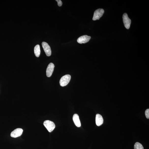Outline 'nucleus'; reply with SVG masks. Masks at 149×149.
Segmentation results:
<instances>
[{"instance_id":"obj_11","label":"nucleus","mask_w":149,"mask_h":149,"mask_svg":"<svg viewBox=\"0 0 149 149\" xmlns=\"http://www.w3.org/2000/svg\"><path fill=\"white\" fill-rule=\"evenodd\" d=\"M34 51L36 57H39L40 54V48L39 45H37L35 46L34 48Z\"/></svg>"},{"instance_id":"obj_12","label":"nucleus","mask_w":149,"mask_h":149,"mask_svg":"<svg viewBox=\"0 0 149 149\" xmlns=\"http://www.w3.org/2000/svg\"><path fill=\"white\" fill-rule=\"evenodd\" d=\"M134 149H144V148L141 143L136 142L134 144Z\"/></svg>"},{"instance_id":"obj_4","label":"nucleus","mask_w":149,"mask_h":149,"mask_svg":"<svg viewBox=\"0 0 149 149\" xmlns=\"http://www.w3.org/2000/svg\"><path fill=\"white\" fill-rule=\"evenodd\" d=\"M123 21L125 28L128 29L130 28L131 24V20L129 18L126 13L124 14L123 16Z\"/></svg>"},{"instance_id":"obj_6","label":"nucleus","mask_w":149,"mask_h":149,"mask_svg":"<svg viewBox=\"0 0 149 149\" xmlns=\"http://www.w3.org/2000/svg\"><path fill=\"white\" fill-rule=\"evenodd\" d=\"M23 132V130L21 128H17L11 133V136L14 138H16L21 136Z\"/></svg>"},{"instance_id":"obj_13","label":"nucleus","mask_w":149,"mask_h":149,"mask_svg":"<svg viewBox=\"0 0 149 149\" xmlns=\"http://www.w3.org/2000/svg\"><path fill=\"white\" fill-rule=\"evenodd\" d=\"M145 114L146 118L148 119H149V109H148L146 110L145 112Z\"/></svg>"},{"instance_id":"obj_1","label":"nucleus","mask_w":149,"mask_h":149,"mask_svg":"<svg viewBox=\"0 0 149 149\" xmlns=\"http://www.w3.org/2000/svg\"><path fill=\"white\" fill-rule=\"evenodd\" d=\"M44 125L49 132H52L55 127V124L53 122L49 120L45 121Z\"/></svg>"},{"instance_id":"obj_5","label":"nucleus","mask_w":149,"mask_h":149,"mask_svg":"<svg viewBox=\"0 0 149 149\" xmlns=\"http://www.w3.org/2000/svg\"><path fill=\"white\" fill-rule=\"evenodd\" d=\"M42 46L47 56H50L51 54L50 47L47 43L43 42L42 43Z\"/></svg>"},{"instance_id":"obj_2","label":"nucleus","mask_w":149,"mask_h":149,"mask_svg":"<svg viewBox=\"0 0 149 149\" xmlns=\"http://www.w3.org/2000/svg\"><path fill=\"white\" fill-rule=\"evenodd\" d=\"M71 76L69 74H66L62 77L60 81V86L64 87L68 84L71 79Z\"/></svg>"},{"instance_id":"obj_8","label":"nucleus","mask_w":149,"mask_h":149,"mask_svg":"<svg viewBox=\"0 0 149 149\" xmlns=\"http://www.w3.org/2000/svg\"><path fill=\"white\" fill-rule=\"evenodd\" d=\"M55 65L53 63H51L47 67L46 71V76L48 77H50L53 73Z\"/></svg>"},{"instance_id":"obj_9","label":"nucleus","mask_w":149,"mask_h":149,"mask_svg":"<svg viewBox=\"0 0 149 149\" xmlns=\"http://www.w3.org/2000/svg\"><path fill=\"white\" fill-rule=\"evenodd\" d=\"M104 120L101 115L97 114L96 115V125L98 126H100L103 123Z\"/></svg>"},{"instance_id":"obj_7","label":"nucleus","mask_w":149,"mask_h":149,"mask_svg":"<svg viewBox=\"0 0 149 149\" xmlns=\"http://www.w3.org/2000/svg\"><path fill=\"white\" fill-rule=\"evenodd\" d=\"M91 37L87 35H84L79 37L77 40V42L79 44H85L89 42L91 39Z\"/></svg>"},{"instance_id":"obj_3","label":"nucleus","mask_w":149,"mask_h":149,"mask_svg":"<svg viewBox=\"0 0 149 149\" xmlns=\"http://www.w3.org/2000/svg\"><path fill=\"white\" fill-rule=\"evenodd\" d=\"M104 12V10L103 9H99L96 10L94 12L92 20L94 21L99 20L102 16Z\"/></svg>"},{"instance_id":"obj_14","label":"nucleus","mask_w":149,"mask_h":149,"mask_svg":"<svg viewBox=\"0 0 149 149\" xmlns=\"http://www.w3.org/2000/svg\"><path fill=\"white\" fill-rule=\"evenodd\" d=\"M58 2V5L59 6H61L62 5V2L60 0H56Z\"/></svg>"},{"instance_id":"obj_10","label":"nucleus","mask_w":149,"mask_h":149,"mask_svg":"<svg viewBox=\"0 0 149 149\" xmlns=\"http://www.w3.org/2000/svg\"><path fill=\"white\" fill-rule=\"evenodd\" d=\"M73 119L74 124L77 127H80L81 124L78 115L77 114H74L73 116Z\"/></svg>"}]
</instances>
